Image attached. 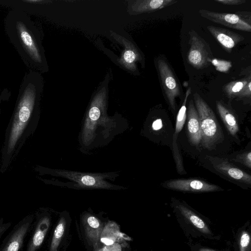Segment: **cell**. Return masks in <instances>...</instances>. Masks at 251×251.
I'll return each mask as SVG.
<instances>
[{
	"label": "cell",
	"instance_id": "cell-1",
	"mask_svg": "<svg viewBox=\"0 0 251 251\" xmlns=\"http://www.w3.org/2000/svg\"><path fill=\"white\" fill-rule=\"evenodd\" d=\"M171 205L176 220L186 236L201 239H219V236L212 230L210 221L185 202L173 199Z\"/></svg>",
	"mask_w": 251,
	"mask_h": 251
},
{
	"label": "cell",
	"instance_id": "cell-2",
	"mask_svg": "<svg viewBox=\"0 0 251 251\" xmlns=\"http://www.w3.org/2000/svg\"><path fill=\"white\" fill-rule=\"evenodd\" d=\"M193 96L200 122L201 143L204 149L212 150L223 138L221 127L213 111L206 102L197 92Z\"/></svg>",
	"mask_w": 251,
	"mask_h": 251
},
{
	"label": "cell",
	"instance_id": "cell-3",
	"mask_svg": "<svg viewBox=\"0 0 251 251\" xmlns=\"http://www.w3.org/2000/svg\"><path fill=\"white\" fill-rule=\"evenodd\" d=\"M156 63L160 84L164 97L171 109L175 111L176 99L181 98L182 96L181 85L171 66L164 56H159Z\"/></svg>",
	"mask_w": 251,
	"mask_h": 251
},
{
	"label": "cell",
	"instance_id": "cell-4",
	"mask_svg": "<svg viewBox=\"0 0 251 251\" xmlns=\"http://www.w3.org/2000/svg\"><path fill=\"white\" fill-rule=\"evenodd\" d=\"M35 94L31 87L27 88L19 103L8 142V152L14 148L31 114Z\"/></svg>",
	"mask_w": 251,
	"mask_h": 251
},
{
	"label": "cell",
	"instance_id": "cell-5",
	"mask_svg": "<svg viewBox=\"0 0 251 251\" xmlns=\"http://www.w3.org/2000/svg\"><path fill=\"white\" fill-rule=\"evenodd\" d=\"M199 13L203 18L234 29L251 31V13L238 11L234 13H221L200 9Z\"/></svg>",
	"mask_w": 251,
	"mask_h": 251
},
{
	"label": "cell",
	"instance_id": "cell-6",
	"mask_svg": "<svg viewBox=\"0 0 251 251\" xmlns=\"http://www.w3.org/2000/svg\"><path fill=\"white\" fill-rule=\"evenodd\" d=\"M189 49L187 52L188 63L197 69H202L210 65L213 54L209 44L196 31L189 32Z\"/></svg>",
	"mask_w": 251,
	"mask_h": 251
},
{
	"label": "cell",
	"instance_id": "cell-7",
	"mask_svg": "<svg viewBox=\"0 0 251 251\" xmlns=\"http://www.w3.org/2000/svg\"><path fill=\"white\" fill-rule=\"evenodd\" d=\"M34 220L30 214L23 218L12 228L0 245V251H21L29 235Z\"/></svg>",
	"mask_w": 251,
	"mask_h": 251
},
{
	"label": "cell",
	"instance_id": "cell-8",
	"mask_svg": "<svg viewBox=\"0 0 251 251\" xmlns=\"http://www.w3.org/2000/svg\"><path fill=\"white\" fill-rule=\"evenodd\" d=\"M162 186L172 190L189 192H209L222 191L218 185L198 179H175L164 182Z\"/></svg>",
	"mask_w": 251,
	"mask_h": 251
},
{
	"label": "cell",
	"instance_id": "cell-9",
	"mask_svg": "<svg viewBox=\"0 0 251 251\" xmlns=\"http://www.w3.org/2000/svg\"><path fill=\"white\" fill-rule=\"evenodd\" d=\"M42 212L34 216L25 251H37L45 240L49 226V218Z\"/></svg>",
	"mask_w": 251,
	"mask_h": 251
},
{
	"label": "cell",
	"instance_id": "cell-10",
	"mask_svg": "<svg viewBox=\"0 0 251 251\" xmlns=\"http://www.w3.org/2000/svg\"><path fill=\"white\" fill-rule=\"evenodd\" d=\"M191 89L189 87L186 91L182 104L179 109L176 116L175 132L173 136V152L176 164L177 171L179 174H186L184 169L182 158L178 148L177 139L179 133L181 131L186 119V103Z\"/></svg>",
	"mask_w": 251,
	"mask_h": 251
},
{
	"label": "cell",
	"instance_id": "cell-11",
	"mask_svg": "<svg viewBox=\"0 0 251 251\" xmlns=\"http://www.w3.org/2000/svg\"><path fill=\"white\" fill-rule=\"evenodd\" d=\"M213 168L227 177L247 184H251V176L249 174L236 167L227 160L217 157L207 156Z\"/></svg>",
	"mask_w": 251,
	"mask_h": 251
},
{
	"label": "cell",
	"instance_id": "cell-12",
	"mask_svg": "<svg viewBox=\"0 0 251 251\" xmlns=\"http://www.w3.org/2000/svg\"><path fill=\"white\" fill-rule=\"evenodd\" d=\"M206 28L227 52H231L233 48L244 39L241 35L226 28L214 25H208Z\"/></svg>",
	"mask_w": 251,
	"mask_h": 251
},
{
	"label": "cell",
	"instance_id": "cell-13",
	"mask_svg": "<svg viewBox=\"0 0 251 251\" xmlns=\"http://www.w3.org/2000/svg\"><path fill=\"white\" fill-rule=\"evenodd\" d=\"M186 117L189 140L193 145L198 146L201 142V129L199 115L192 99L189 102Z\"/></svg>",
	"mask_w": 251,
	"mask_h": 251
},
{
	"label": "cell",
	"instance_id": "cell-14",
	"mask_svg": "<svg viewBox=\"0 0 251 251\" xmlns=\"http://www.w3.org/2000/svg\"><path fill=\"white\" fill-rule=\"evenodd\" d=\"M216 108L223 122L230 134L235 136L239 131L237 120L232 112L222 101H216Z\"/></svg>",
	"mask_w": 251,
	"mask_h": 251
},
{
	"label": "cell",
	"instance_id": "cell-15",
	"mask_svg": "<svg viewBox=\"0 0 251 251\" xmlns=\"http://www.w3.org/2000/svg\"><path fill=\"white\" fill-rule=\"evenodd\" d=\"M251 226L245 224L237 231L234 242V251H251Z\"/></svg>",
	"mask_w": 251,
	"mask_h": 251
},
{
	"label": "cell",
	"instance_id": "cell-16",
	"mask_svg": "<svg viewBox=\"0 0 251 251\" xmlns=\"http://www.w3.org/2000/svg\"><path fill=\"white\" fill-rule=\"evenodd\" d=\"M176 0H146L138 1L135 10L138 13L153 12L176 3Z\"/></svg>",
	"mask_w": 251,
	"mask_h": 251
},
{
	"label": "cell",
	"instance_id": "cell-17",
	"mask_svg": "<svg viewBox=\"0 0 251 251\" xmlns=\"http://www.w3.org/2000/svg\"><path fill=\"white\" fill-rule=\"evenodd\" d=\"M250 80L251 73L248 76L241 79L232 81L225 84L223 88V92L229 99L235 98Z\"/></svg>",
	"mask_w": 251,
	"mask_h": 251
},
{
	"label": "cell",
	"instance_id": "cell-18",
	"mask_svg": "<svg viewBox=\"0 0 251 251\" xmlns=\"http://www.w3.org/2000/svg\"><path fill=\"white\" fill-rule=\"evenodd\" d=\"M19 31L20 38L24 44V47L26 48L35 58L39 59V54L30 34L28 31L21 26L19 28Z\"/></svg>",
	"mask_w": 251,
	"mask_h": 251
},
{
	"label": "cell",
	"instance_id": "cell-19",
	"mask_svg": "<svg viewBox=\"0 0 251 251\" xmlns=\"http://www.w3.org/2000/svg\"><path fill=\"white\" fill-rule=\"evenodd\" d=\"M232 160L235 162L243 164L251 169V151H249L248 152H245L244 153L238 154L234 159H232Z\"/></svg>",
	"mask_w": 251,
	"mask_h": 251
},
{
	"label": "cell",
	"instance_id": "cell-20",
	"mask_svg": "<svg viewBox=\"0 0 251 251\" xmlns=\"http://www.w3.org/2000/svg\"><path fill=\"white\" fill-rule=\"evenodd\" d=\"M191 251H224L215 249L211 247L203 245L201 243H192L190 245Z\"/></svg>",
	"mask_w": 251,
	"mask_h": 251
},
{
	"label": "cell",
	"instance_id": "cell-21",
	"mask_svg": "<svg viewBox=\"0 0 251 251\" xmlns=\"http://www.w3.org/2000/svg\"><path fill=\"white\" fill-rule=\"evenodd\" d=\"M237 98L240 99H249L251 98V80H250L243 89L240 92Z\"/></svg>",
	"mask_w": 251,
	"mask_h": 251
},
{
	"label": "cell",
	"instance_id": "cell-22",
	"mask_svg": "<svg viewBox=\"0 0 251 251\" xmlns=\"http://www.w3.org/2000/svg\"><path fill=\"white\" fill-rule=\"evenodd\" d=\"M137 57L136 54L132 50H127L124 53L125 61L128 63H133Z\"/></svg>",
	"mask_w": 251,
	"mask_h": 251
},
{
	"label": "cell",
	"instance_id": "cell-23",
	"mask_svg": "<svg viewBox=\"0 0 251 251\" xmlns=\"http://www.w3.org/2000/svg\"><path fill=\"white\" fill-rule=\"evenodd\" d=\"M215 1L227 5H238L246 2V0H215Z\"/></svg>",
	"mask_w": 251,
	"mask_h": 251
},
{
	"label": "cell",
	"instance_id": "cell-24",
	"mask_svg": "<svg viewBox=\"0 0 251 251\" xmlns=\"http://www.w3.org/2000/svg\"><path fill=\"white\" fill-rule=\"evenodd\" d=\"M100 112L98 107H92L89 112V118L93 121L97 120L100 117Z\"/></svg>",
	"mask_w": 251,
	"mask_h": 251
},
{
	"label": "cell",
	"instance_id": "cell-25",
	"mask_svg": "<svg viewBox=\"0 0 251 251\" xmlns=\"http://www.w3.org/2000/svg\"><path fill=\"white\" fill-rule=\"evenodd\" d=\"M64 231V228L63 224L62 223L59 224L55 227L53 233V237L55 240H58L62 237Z\"/></svg>",
	"mask_w": 251,
	"mask_h": 251
},
{
	"label": "cell",
	"instance_id": "cell-26",
	"mask_svg": "<svg viewBox=\"0 0 251 251\" xmlns=\"http://www.w3.org/2000/svg\"><path fill=\"white\" fill-rule=\"evenodd\" d=\"M81 182L85 185L93 186L96 183L97 181L95 178L92 176H85L81 177Z\"/></svg>",
	"mask_w": 251,
	"mask_h": 251
},
{
	"label": "cell",
	"instance_id": "cell-27",
	"mask_svg": "<svg viewBox=\"0 0 251 251\" xmlns=\"http://www.w3.org/2000/svg\"><path fill=\"white\" fill-rule=\"evenodd\" d=\"M11 225V222L5 223L3 218L0 219V239Z\"/></svg>",
	"mask_w": 251,
	"mask_h": 251
},
{
	"label": "cell",
	"instance_id": "cell-28",
	"mask_svg": "<svg viewBox=\"0 0 251 251\" xmlns=\"http://www.w3.org/2000/svg\"><path fill=\"white\" fill-rule=\"evenodd\" d=\"M99 251H121V247L117 243L110 245H106Z\"/></svg>",
	"mask_w": 251,
	"mask_h": 251
},
{
	"label": "cell",
	"instance_id": "cell-29",
	"mask_svg": "<svg viewBox=\"0 0 251 251\" xmlns=\"http://www.w3.org/2000/svg\"><path fill=\"white\" fill-rule=\"evenodd\" d=\"M87 222L88 224L93 228H98L99 226V222L98 220L94 217H89L88 218Z\"/></svg>",
	"mask_w": 251,
	"mask_h": 251
},
{
	"label": "cell",
	"instance_id": "cell-30",
	"mask_svg": "<svg viewBox=\"0 0 251 251\" xmlns=\"http://www.w3.org/2000/svg\"><path fill=\"white\" fill-rule=\"evenodd\" d=\"M162 124L160 119H158L155 121L152 124V128L154 130H158L162 127Z\"/></svg>",
	"mask_w": 251,
	"mask_h": 251
},
{
	"label": "cell",
	"instance_id": "cell-31",
	"mask_svg": "<svg viewBox=\"0 0 251 251\" xmlns=\"http://www.w3.org/2000/svg\"><path fill=\"white\" fill-rule=\"evenodd\" d=\"M101 241L106 245H110L114 243V241L113 240L107 238H101Z\"/></svg>",
	"mask_w": 251,
	"mask_h": 251
},
{
	"label": "cell",
	"instance_id": "cell-32",
	"mask_svg": "<svg viewBox=\"0 0 251 251\" xmlns=\"http://www.w3.org/2000/svg\"><path fill=\"white\" fill-rule=\"evenodd\" d=\"M119 236L124 238L125 239H126V240H130L131 239L130 238H129L128 236H127L125 234L120 232V233H119Z\"/></svg>",
	"mask_w": 251,
	"mask_h": 251
}]
</instances>
